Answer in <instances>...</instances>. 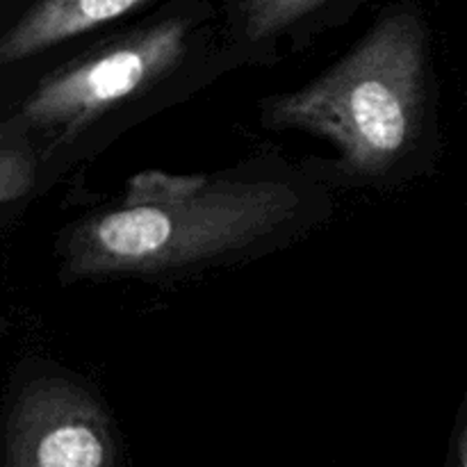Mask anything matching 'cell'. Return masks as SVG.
Instances as JSON below:
<instances>
[{
  "mask_svg": "<svg viewBox=\"0 0 467 467\" xmlns=\"http://www.w3.org/2000/svg\"><path fill=\"white\" fill-rule=\"evenodd\" d=\"M459 467H465V441H459Z\"/></svg>",
  "mask_w": 467,
  "mask_h": 467,
  "instance_id": "cell-8",
  "label": "cell"
},
{
  "mask_svg": "<svg viewBox=\"0 0 467 467\" xmlns=\"http://www.w3.org/2000/svg\"><path fill=\"white\" fill-rule=\"evenodd\" d=\"M299 194L285 182L210 181L141 171L117 208L73 228L68 278L178 269L244 249L292 219Z\"/></svg>",
  "mask_w": 467,
  "mask_h": 467,
  "instance_id": "cell-1",
  "label": "cell"
},
{
  "mask_svg": "<svg viewBox=\"0 0 467 467\" xmlns=\"http://www.w3.org/2000/svg\"><path fill=\"white\" fill-rule=\"evenodd\" d=\"M322 3L324 0H246V35L249 39H265Z\"/></svg>",
  "mask_w": 467,
  "mask_h": 467,
  "instance_id": "cell-7",
  "label": "cell"
},
{
  "mask_svg": "<svg viewBox=\"0 0 467 467\" xmlns=\"http://www.w3.org/2000/svg\"><path fill=\"white\" fill-rule=\"evenodd\" d=\"M36 155L30 141L12 128H0V203H9L32 190Z\"/></svg>",
  "mask_w": 467,
  "mask_h": 467,
  "instance_id": "cell-6",
  "label": "cell"
},
{
  "mask_svg": "<svg viewBox=\"0 0 467 467\" xmlns=\"http://www.w3.org/2000/svg\"><path fill=\"white\" fill-rule=\"evenodd\" d=\"M146 0H39L0 36V67L123 16Z\"/></svg>",
  "mask_w": 467,
  "mask_h": 467,
  "instance_id": "cell-5",
  "label": "cell"
},
{
  "mask_svg": "<svg viewBox=\"0 0 467 467\" xmlns=\"http://www.w3.org/2000/svg\"><path fill=\"white\" fill-rule=\"evenodd\" d=\"M185 23L171 18L53 73L26 100L23 119L62 140L76 135L105 109L171 71L185 53Z\"/></svg>",
  "mask_w": 467,
  "mask_h": 467,
  "instance_id": "cell-3",
  "label": "cell"
},
{
  "mask_svg": "<svg viewBox=\"0 0 467 467\" xmlns=\"http://www.w3.org/2000/svg\"><path fill=\"white\" fill-rule=\"evenodd\" d=\"M422 68L418 16L390 14L327 76L272 100L269 123L327 137L351 173L379 176L400 160L418 130Z\"/></svg>",
  "mask_w": 467,
  "mask_h": 467,
  "instance_id": "cell-2",
  "label": "cell"
},
{
  "mask_svg": "<svg viewBox=\"0 0 467 467\" xmlns=\"http://www.w3.org/2000/svg\"><path fill=\"white\" fill-rule=\"evenodd\" d=\"M3 467H119L112 422L82 386L41 379L14 401Z\"/></svg>",
  "mask_w": 467,
  "mask_h": 467,
  "instance_id": "cell-4",
  "label": "cell"
}]
</instances>
